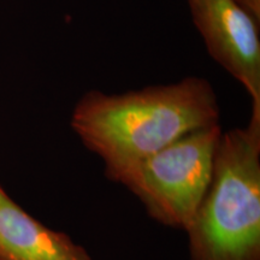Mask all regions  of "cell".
I'll use <instances>...</instances> for the list:
<instances>
[{"mask_svg": "<svg viewBox=\"0 0 260 260\" xmlns=\"http://www.w3.org/2000/svg\"><path fill=\"white\" fill-rule=\"evenodd\" d=\"M184 233L190 260H260V113L222 132L210 186Z\"/></svg>", "mask_w": 260, "mask_h": 260, "instance_id": "2", "label": "cell"}, {"mask_svg": "<svg viewBox=\"0 0 260 260\" xmlns=\"http://www.w3.org/2000/svg\"><path fill=\"white\" fill-rule=\"evenodd\" d=\"M236 2L260 21V0H236Z\"/></svg>", "mask_w": 260, "mask_h": 260, "instance_id": "6", "label": "cell"}, {"mask_svg": "<svg viewBox=\"0 0 260 260\" xmlns=\"http://www.w3.org/2000/svg\"><path fill=\"white\" fill-rule=\"evenodd\" d=\"M0 260H93L67 234L44 225L0 186Z\"/></svg>", "mask_w": 260, "mask_h": 260, "instance_id": "5", "label": "cell"}, {"mask_svg": "<svg viewBox=\"0 0 260 260\" xmlns=\"http://www.w3.org/2000/svg\"><path fill=\"white\" fill-rule=\"evenodd\" d=\"M210 56L247 90L260 113L259 21L236 0H187Z\"/></svg>", "mask_w": 260, "mask_h": 260, "instance_id": "4", "label": "cell"}, {"mask_svg": "<svg viewBox=\"0 0 260 260\" xmlns=\"http://www.w3.org/2000/svg\"><path fill=\"white\" fill-rule=\"evenodd\" d=\"M218 98L204 77L188 76L121 94L89 90L80 98L70 125L84 147L102 159L113 181L188 133L219 124Z\"/></svg>", "mask_w": 260, "mask_h": 260, "instance_id": "1", "label": "cell"}, {"mask_svg": "<svg viewBox=\"0 0 260 260\" xmlns=\"http://www.w3.org/2000/svg\"><path fill=\"white\" fill-rule=\"evenodd\" d=\"M220 134L219 124L188 133L126 168L113 182L136 197L155 222L186 232L210 186Z\"/></svg>", "mask_w": 260, "mask_h": 260, "instance_id": "3", "label": "cell"}]
</instances>
